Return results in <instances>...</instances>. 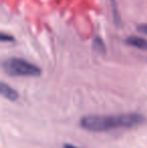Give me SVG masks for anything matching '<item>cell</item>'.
Wrapping results in <instances>:
<instances>
[{
	"label": "cell",
	"instance_id": "cell-5",
	"mask_svg": "<svg viewBox=\"0 0 147 148\" xmlns=\"http://www.w3.org/2000/svg\"><path fill=\"white\" fill-rule=\"evenodd\" d=\"M93 49L96 51L97 53H101V55H105L106 53V47L103 41V39L100 36H95L93 39Z\"/></svg>",
	"mask_w": 147,
	"mask_h": 148
},
{
	"label": "cell",
	"instance_id": "cell-6",
	"mask_svg": "<svg viewBox=\"0 0 147 148\" xmlns=\"http://www.w3.org/2000/svg\"><path fill=\"white\" fill-rule=\"evenodd\" d=\"M111 2V7H112V11H113V18H114V21H115L116 24L119 23L120 21V16L118 14L117 11V5H116V1L115 0H110Z\"/></svg>",
	"mask_w": 147,
	"mask_h": 148
},
{
	"label": "cell",
	"instance_id": "cell-1",
	"mask_svg": "<svg viewBox=\"0 0 147 148\" xmlns=\"http://www.w3.org/2000/svg\"><path fill=\"white\" fill-rule=\"evenodd\" d=\"M146 118L139 113H126L120 115L85 116L80 120V126L90 132H106L118 128H134L144 124Z\"/></svg>",
	"mask_w": 147,
	"mask_h": 148
},
{
	"label": "cell",
	"instance_id": "cell-2",
	"mask_svg": "<svg viewBox=\"0 0 147 148\" xmlns=\"http://www.w3.org/2000/svg\"><path fill=\"white\" fill-rule=\"evenodd\" d=\"M2 69L10 77H39L41 74V70L37 66L19 58L3 60Z\"/></svg>",
	"mask_w": 147,
	"mask_h": 148
},
{
	"label": "cell",
	"instance_id": "cell-3",
	"mask_svg": "<svg viewBox=\"0 0 147 148\" xmlns=\"http://www.w3.org/2000/svg\"><path fill=\"white\" fill-rule=\"evenodd\" d=\"M0 94H1L2 97L9 100V101H16L19 98L18 92L14 90L12 87H10L9 85L5 84L4 82L0 84Z\"/></svg>",
	"mask_w": 147,
	"mask_h": 148
},
{
	"label": "cell",
	"instance_id": "cell-9",
	"mask_svg": "<svg viewBox=\"0 0 147 148\" xmlns=\"http://www.w3.org/2000/svg\"><path fill=\"white\" fill-rule=\"evenodd\" d=\"M64 148H79V147L75 146L73 144H65L64 145Z\"/></svg>",
	"mask_w": 147,
	"mask_h": 148
},
{
	"label": "cell",
	"instance_id": "cell-8",
	"mask_svg": "<svg viewBox=\"0 0 147 148\" xmlns=\"http://www.w3.org/2000/svg\"><path fill=\"white\" fill-rule=\"evenodd\" d=\"M137 30L139 31V32H142V33H145V34H147V23L138 24Z\"/></svg>",
	"mask_w": 147,
	"mask_h": 148
},
{
	"label": "cell",
	"instance_id": "cell-7",
	"mask_svg": "<svg viewBox=\"0 0 147 148\" xmlns=\"http://www.w3.org/2000/svg\"><path fill=\"white\" fill-rule=\"evenodd\" d=\"M0 38H1L2 41H13L14 38L12 35L8 34V33H5V32H1L0 34Z\"/></svg>",
	"mask_w": 147,
	"mask_h": 148
},
{
	"label": "cell",
	"instance_id": "cell-4",
	"mask_svg": "<svg viewBox=\"0 0 147 148\" xmlns=\"http://www.w3.org/2000/svg\"><path fill=\"white\" fill-rule=\"evenodd\" d=\"M125 43L138 49H141V51H147V39L142 38V37L131 35L125 39Z\"/></svg>",
	"mask_w": 147,
	"mask_h": 148
}]
</instances>
